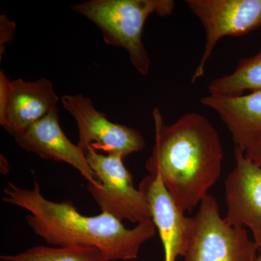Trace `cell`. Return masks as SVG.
Here are the masks:
<instances>
[{"instance_id":"cell-1","label":"cell","mask_w":261,"mask_h":261,"mask_svg":"<svg viewBox=\"0 0 261 261\" xmlns=\"http://www.w3.org/2000/svg\"><path fill=\"white\" fill-rule=\"evenodd\" d=\"M3 193L5 202L28 211L25 216L27 224L48 245L96 247L108 261L136 260L141 247L157 231L152 219L128 228L122 221L108 214L84 216L71 201L47 200L36 181L32 189L9 182Z\"/></svg>"},{"instance_id":"cell-8","label":"cell","mask_w":261,"mask_h":261,"mask_svg":"<svg viewBox=\"0 0 261 261\" xmlns=\"http://www.w3.org/2000/svg\"><path fill=\"white\" fill-rule=\"evenodd\" d=\"M59 97L50 81H10L0 72V124L14 136L57 108Z\"/></svg>"},{"instance_id":"cell-10","label":"cell","mask_w":261,"mask_h":261,"mask_svg":"<svg viewBox=\"0 0 261 261\" xmlns=\"http://www.w3.org/2000/svg\"><path fill=\"white\" fill-rule=\"evenodd\" d=\"M139 189L145 195L164 248V261L185 257L190 242L192 217H187L165 186L159 174H149Z\"/></svg>"},{"instance_id":"cell-13","label":"cell","mask_w":261,"mask_h":261,"mask_svg":"<svg viewBox=\"0 0 261 261\" xmlns=\"http://www.w3.org/2000/svg\"><path fill=\"white\" fill-rule=\"evenodd\" d=\"M207 89L209 93L221 95L261 90V49L254 56L240 60L234 71L212 81Z\"/></svg>"},{"instance_id":"cell-15","label":"cell","mask_w":261,"mask_h":261,"mask_svg":"<svg viewBox=\"0 0 261 261\" xmlns=\"http://www.w3.org/2000/svg\"><path fill=\"white\" fill-rule=\"evenodd\" d=\"M16 25L14 22L10 20L6 15H0V60L2 61L3 53L5 49L6 44H11L15 37Z\"/></svg>"},{"instance_id":"cell-4","label":"cell","mask_w":261,"mask_h":261,"mask_svg":"<svg viewBox=\"0 0 261 261\" xmlns=\"http://www.w3.org/2000/svg\"><path fill=\"white\" fill-rule=\"evenodd\" d=\"M257 251L246 228L228 224L216 198L206 196L192 217L185 261H255Z\"/></svg>"},{"instance_id":"cell-7","label":"cell","mask_w":261,"mask_h":261,"mask_svg":"<svg viewBox=\"0 0 261 261\" xmlns=\"http://www.w3.org/2000/svg\"><path fill=\"white\" fill-rule=\"evenodd\" d=\"M63 107L74 118L79 129L77 145L87 152L89 147L125 159L145 147V138L139 130L110 121L106 114L94 108L92 100L82 94L64 95Z\"/></svg>"},{"instance_id":"cell-6","label":"cell","mask_w":261,"mask_h":261,"mask_svg":"<svg viewBox=\"0 0 261 261\" xmlns=\"http://www.w3.org/2000/svg\"><path fill=\"white\" fill-rule=\"evenodd\" d=\"M189 9L200 20L205 34L203 53L191 83L205 73V65L220 39L242 36L261 27V0H187Z\"/></svg>"},{"instance_id":"cell-2","label":"cell","mask_w":261,"mask_h":261,"mask_svg":"<svg viewBox=\"0 0 261 261\" xmlns=\"http://www.w3.org/2000/svg\"><path fill=\"white\" fill-rule=\"evenodd\" d=\"M155 140L146 162L149 174H159L184 212L193 211L219 179L224 152L219 133L205 116L187 113L164 125L153 111Z\"/></svg>"},{"instance_id":"cell-17","label":"cell","mask_w":261,"mask_h":261,"mask_svg":"<svg viewBox=\"0 0 261 261\" xmlns=\"http://www.w3.org/2000/svg\"><path fill=\"white\" fill-rule=\"evenodd\" d=\"M255 261H261V255H260V256L257 257V260Z\"/></svg>"},{"instance_id":"cell-11","label":"cell","mask_w":261,"mask_h":261,"mask_svg":"<svg viewBox=\"0 0 261 261\" xmlns=\"http://www.w3.org/2000/svg\"><path fill=\"white\" fill-rule=\"evenodd\" d=\"M58 107L23 132L13 136L20 148L42 159L68 163L75 168L88 183L98 186L97 176L89 166L87 155L74 145L60 126Z\"/></svg>"},{"instance_id":"cell-3","label":"cell","mask_w":261,"mask_h":261,"mask_svg":"<svg viewBox=\"0 0 261 261\" xmlns=\"http://www.w3.org/2000/svg\"><path fill=\"white\" fill-rule=\"evenodd\" d=\"M75 13L92 22L106 44L124 48L130 61L142 75L150 68L148 53L142 42L147 19L151 15H173L172 0H89L72 6Z\"/></svg>"},{"instance_id":"cell-14","label":"cell","mask_w":261,"mask_h":261,"mask_svg":"<svg viewBox=\"0 0 261 261\" xmlns=\"http://www.w3.org/2000/svg\"><path fill=\"white\" fill-rule=\"evenodd\" d=\"M0 259L3 261H108L96 247L84 245H38L20 253L1 255Z\"/></svg>"},{"instance_id":"cell-9","label":"cell","mask_w":261,"mask_h":261,"mask_svg":"<svg viewBox=\"0 0 261 261\" xmlns=\"http://www.w3.org/2000/svg\"><path fill=\"white\" fill-rule=\"evenodd\" d=\"M235 166L225 181L226 222L248 228L261 252V167L235 147Z\"/></svg>"},{"instance_id":"cell-5","label":"cell","mask_w":261,"mask_h":261,"mask_svg":"<svg viewBox=\"0 0 261 261\" xmlns=\"http://www.w3.org/2000/svg\"><path fill=\"white\" fill-rule=\"evenodd\" d=\"M86 155L99 183V186L87 184V191L101 213L134 224L151 219L147 199L140 189L134 186L132 175L123 164V158L99 153L92 147Z\"/></svg>"},{"instance_id":"cell-16","label":"cell","mask_w":261,"mask_h":261,"mask_svg":"<svg viewBox=\"0 0 261 261\" xmlns=\"http://www.w3.org/2000/svg\"><path fill=\"white\" fill-rule=\"evenodd\" d=\"M244 153L247 159L261 167V135Z\"/></svg>"},{"instance_id":"cell-12","label":"cell","mask_w":261,"mask_h":261,"mask_svg":"<svg viewBox=\"0 0 261 261\" xmlns=\"http://www.w3.org/2000/svg\"><path fill=\"white\" fill-rule=\"evenodd\" d=\"M231 133L235 147L245 152L261 135V90L240 95L212 94L202 97Z\"/></svg>"}]
</instances>
